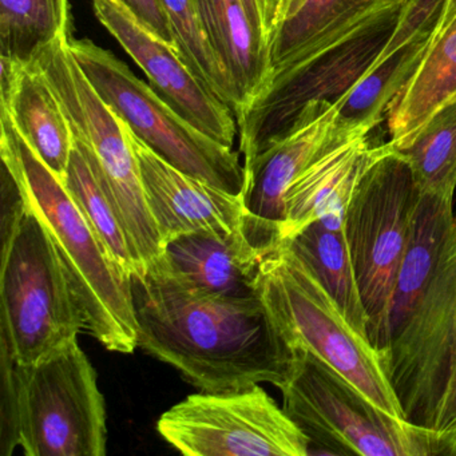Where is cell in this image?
Here are the masks:
<instances>
[{"label":"cell","instance_id":"30bf717a","mask_svg":"<svg viewBox=\"0 0 456 456\" xmlns=\"http://www.w3.org/2000/svg\"><path fill=\"white\" fill-rule=\"evenodd\" d=\"M419 197L407 161L387 142L346 205V237L368 330L388 308Z\"/></svg>","mask_w":456,"mask_h":456},{"label":"cell","instance_id":"7c38bea8","mask_svg":"<svg viewBox=\"0 0 456 456\" xmlns=\"http://www.w3.org/2000/svg\"><path fill=\"white\" fill-rule=\"evenodd\" d=\"M397 17L322 55L258 97L237 121L244 167L252 164L273 138L287 132L306 105L317 101L336 103L348 94L388 44Z\"/></svg>","mask_w":456,"mask_h":456},{"label":"cell","instance_id":"2e32d148","mask_svg":"<svg viewBox=\"0 0 456 456\" xmlns=\"http://www.w3.org/2000/svg\"><path fill=\"white\" fill-rule=\"evenodd\" d=\"M126 130L140 167L146 204L164 248L183 234L236 231L247 226L242 193H228L183 173L138 140L129 127Z\"/></svg>","mask_w":456,"mask_h":456},{"label":"cell","instance_id":"d6a6232c","mask_svg":"<svg viewBox=\"0 0 456 456\" xmlns=\"http://www.w3.org/2000/svg\"><path fill=\"white\" fill-rule=\"evenodd\" d=\"M443 455H456V427L445 435Z\"/></svg>","mask_w":456,"mask_h":456},{"label":"cell","instance_id":"d6986e66","mask_svg":"<svg viewBox=\"0 0 456 456\" xmlns=\"http://www.w3.org/2000/svg\"><path fill=\"white\" fill-rule=\"evenodd\" d=\"M247 226L236 231H200L165 244L164 258L178 273L201 289L231 297L258 295L261 258Z\"/></svg>","mask_w":456,"mask_h":456},{"label":"cell","instance_id":"7a4b0ae2","mask_svg":"<svg viewBox=\"0 0 456 456\" xmlns=\"http://www.w3.org/2000/svg\"><path fill=\"white\" fill-rule=\"evenodd\" d=\"M0 126L2 162L52 237L84 314L85 330L108 351L133 354L138 348V324L132 276L111 257L63 181L39 159L4 110Z\"/></svg>","mask_w":456,"mask_h":456},{"label":"cell","instance_id":"8992f818","mask_svg":"<svg viewBox=\"0 0 456 456\" xmlns=\"http://www.w3.org/2000/svg\"><path fill=\"white\" fill-rule=\"evenodd\" d=\"M405 419L447 435L456 427V212L423 297L381 349Z\"/></svg>","mask_w":456,"mask_h":456},{"label":"cell","instance_id":"5b68a950","mask_svg":"<svg viewBox=\"0 0 456 456\" xmlns=\"http://www.w3.org/2000/svg\"><path fill=\"white\" fill-rule=\"evenodd\" d=\"M70 38L55 39L33 62L49 82L70 122L74 141L92 162L113 201L137 264L135 274H142L164 256V242L146 204L126 126L74 60L69 47Z\"/></svg>","mask_w":456,"mask_h":456},{"label":"cell","instance_id":"ac0fdd59","mask_svg":"<svg viewBox=\"0 0 456 456\" xmlns=\"http://www.w3.org/2000/svg\"><path fill=\"white\" fill-rule=\"evenodd\" d=\"M0 98L15 129L61 180L74 149L70 122L38 66L0 55Z\"/></svg>","mask_w":456,"mask_h":456},{"label":"cell","instance_id":"52a82bcc","mask_svg":"<svg viewBox=\"0 0 456 456\" xmlns=\"http://www.w3.org/2000/svg\"><path fill=\"white\" fill-rule=\"evenodd\" d=\"M69 47L90 84L138 140L183 173L242 193L244 165L233 148L200 132L110 50L90 39L70 38Z\"/></svg>","mask_w":456,"mask_h":456},{"label":"cell","instance_id":"4316f807","mask_svg":"<svg viewBox=\"0 0 456 456\" xmlns=\"http://www.w3.org/2000/svg\"><path fill=\"white\" fill-rule=\"evenodd\" d=\"M63 183L111 257L129 276L137 273V264L133 257L121 217L92 162L76 141Z\"/></svg>","mask_w":456,"mask_h":456},{"label":"cell","instance_id":"cb8c5ba5","mask_svg":"<svg viewBox=\"0 0 456 456\" xmlns=\"http://www.w3.org/2000/svg\"><path fill=\"white\" fill-rule=\"evenodd\" d=\"M288 241L311 264L354 327L368 336L370 319L354 272L346 215L325 216Z\"/></svg>","mask_w":456,"mask_h":456},{"label":"cell","instance_id":"d4e9b609","mask_svg":"<svg viewBox=\"0 0 456 456\" xmlns=\"http://www.w3.org/2000/svg\"><path fill=\"white\" fill-rule=\"evenodd\" d=\"M69 0H0V55L31 62L55 39L70 36Z\"/></svg>","mask_w":456,"mask_h":456},{"label":"cell","instance_id":"9a60e30c","mask_svg":"<svg viewBox=\"0 0 456 456\" xmlns=\"http://www.w3.org/2000/svg\"><path fill=\"white\" fill-rule=\"evenodd\" d=\"M408 2L280 0L269 52L271 79L265 92L341 45L391 22Z\"/></svg>","mask_w":456,"mask_h":456},{"label":"cell","instance_id":"1f68e13d","mask_svg":"<svg viewBox=\"0 0 456 456\" xmlns=\"http://www.w3.org/2000/svg\"><path fill=\"white\" fill-rule=\"evenodd\" d=\"M456 15V0H447L445 2L444 10H443L442 18H440L439 26H437L436 30H440V28H444L447 23L451 22L453 17Z\"/></svg>","mask_w":456,"mask_h":456},{"label":"cell","instance_id":"f546056e","mask_svg":"<svg viewBox=\"0 0 456 456\" xmlns=\"http://www.w3.org/2000/svg\"><path fill=\"white\" fill-rule=\"evenodd\" d=\"M241 2L264 46L268 53L271 52L272 38L276 28L277 15H279L280 0H241Z\"/></svg>","mask_w":456,"mask_h":456},{"label":"cell","instance_id":"6da1fadb","mask_svg":"<svg viewBox=\"0 0 456 456\" xmlns=\"http://www.w3.org/2000/svg\"><path fill=\"white\" fill-rule=\"evenodd\" d=\"M138 346L178 370L202 392L260 383L281 388L296 354L260 295L208 292L178 273L164 256L132 276Z\"/></svg>","mask_w":456,"mask_h":456},{"label":"cell","instance_id":"603a6c76","mask_svg":"<svg viewBox=\"0 0 456 456\" xmlns=\"http://www.w3.org/2000/svg\"><path fill=\"white\" fill-rule=\"evenodd\" d=\"M434 33L424 34L389 54L379 55L354 89L335 103L338 126L370 134L388 114L389 106L420 65L434 41Z\"/></svg>","mask_w":456,"mask_h":456},{"label":"cell","instance_id":"4dcf8cb0","mask_svg":"<svg viewBox=\"0 0 456 456\" xmlns=\"http://www.w3.org/2000/svg\"><path fill=\"white\" fill-rule=\"evenodd\" d=\"M143 23L156 31L165 41L175 45L169 20L162 9L159 0H121Z\"/></svg>","mask_w":456,"mask_h":456},{"label":"cell","instance_id":"9c48e42d","mask_svg":"<svg viewBox=\"0 0 456 456\" xmlns=\"http://www.w3.org/2000/svg\"><path fill=\"white\" fill-rule=\"evenodd\" d=\"M18 445L28 456H105L108 412L78 340L36 364L14 365Z\"/></svg>","mask_w":456,"mask_h":456},{"label":"cell","instance_id":"f1b7e54d","mask_svg":"<svg viewBox=\"0 0 456 456\" xmlns=\"http://www.w3.org/2000/svg\"><path fill=\"white\" fill-rule=\"evenodd\" d=\"M14 357L9 348L0 343V379H2V399H0V453L10 456L18 445L17 392L14 381Z\"/></svg>","mask_w":456,"mask_h":456},{"label":"cell","instance_id":"8fae6325","mask_svg":"<svg viewBox=\"0 0 456 456\" xmlns=\"http://www.w3.org/2000/svg\"><path fill=\"white\" fill-rule=\"evenodd\" d=\"M165 442L191 456H306L311 440L260 386L200 392L157 421Z\"/></svg>","mask_w":456,"mask_h":456},{"label":"cell","instance_id":"ffe728a7","mask_svg":"<svg viewBox=\"0 0 456 456\" xmlns=\"http://www.w3.org/2000/svg\"><path fill=\"white\" fill-rule=\"evenodd\" d=\"M453 216V201L420 193L388 308L380 322L368 330L370 343L379 351L391 343L423 297Z\"/></svg>","mask_w":456,"mask_h":456},{"label":"cell","instance_id":"277c9868","mask_svg":"<svg viewBox=\"0 0 456 456\" xmlns=\"http://www.w3.org/2000/svg\"><path fill=\"white\" fill-rule=\"evenodd\" d=\"M0 298V343L18 364L49 359L85 330L84 314L52 237L26 200L2 224Z\"/></svg>","mask_w":456,"mask_h":456},{"label":"cell","instance_id":"4fadbf2b","mask_svg":"<svg viewBox=\"0 0 456 456\" xmlns=\"http://www.w3.org/2000/svg\"><path fill=\"white\" fill-rule=\"evenodd\" d=\"M356 134L367 133L344 130L338 125L335 103L317 101L306 105L287 132L273 138L252 164L244 167L247 231L258 247L279 241L285 194L296 178L333 142Z\"/></svg>","mask_w":456,"mask_h":456},{"label":"cell","instance_id":"ba28073f","mask_svg":"<svg viewBox=\"0 0 456 456\" xmlns=\"http://www.w3.org/2000/svg\"><path fill=\"white\" fill-rule=\"evenodd\" d=\"M280 391L282 408L311 447L362 456L443 455L444 435L381 412L309 354H296Z\"/></svg>","mask_w":456,"mask_h":456},{"label":"cell","instance_id":"5bb4252c","mask_svg":"<svg viewBox=\"0 0 456 456\" xmlns=\"http://www.w3.org/2000/svg\"><path fill=\"white\" fill-rule=\"evenodd\" d=\"M93 9L161 97L200 132L233 148L239 134L233 110L197 78L175 45L148 28L121 0H93Z\"/></svg>","mask_w":456,"mask_h":456},{"label":"cell","instance_id":"e0dca14e","mask_svg":"<svg viewBox=\"0 0 456 456\" xmlns=\"http://www.w3.org/2000/svg\"><path fill=\"white\" fill-rule=\"evenodd\" d=\"M383 148L370 145L368 134H356L325 149L288 189L280 240L292 239L325 216L346 215L354 188Z\"/></svg>","mask_w":456,"mask_h":456},{"label":"cell","instance_id":"7402d4cb","mask_svg":"<svg viewBox=\"0 0 456 456\" xmlns=\"http://www.w3.org/2000/svg\"><path fill=\"white\" fill-rule=\"evenodd\" d=\"M456 100V15L434 41L410 81L389 106V143L404 151L420 127Z\"/></svg>","mask_w":456,"mask_h":456},{"label":"cell","instance_id":"83f0119b","mask_svg":"<svg viewBox=\"0 0 456 456\" xmlns=\"http://www.w3.org/2000/svg\"><path fill=\"white\" fill-rule=\"evenodd\" d=\"M159 4L186 65L236 116L240 108L236 86L210 44L197 0H159Z\"/></svg>","mask_w":456,"mask_h":456},{"label":"cell","instance_id":"484cf974","mask_svg":"<svg viewBox=\"0 0 456 456\" xmlns=\"http://www.w3.org/2000/svg\"><path fill=\"white\" fill-rule=\"evenodd\" d=\"M400 153L407 161L420 193L453 201L456 191V100L436 111Z\"/></svg>","mask_w":456,"mask_h":456},{"label":"cell","instance_id":"3957f363","mask_svg":"<svg viewBox=\"0 0 456 456\" xmlns=\"http://www.w3.org/2000/svg\"><path fill=\"white\" fill-rule=\"evenodd\" d=\"M257 290L293 354L314 357L381 412L407 420L381 352L354 327L288 240H279L264 252Z\"/></svg>","mask_w":456,"mask_h":456},{"label":"cell","instance_id":"44dd1931","mask_svg":"<svg viewBox=\"0 0 456 456\" xmlns=\"http://www.w3.org/2000/svg\"><path fill=\"white\" fill-rule=\"evenodd\" d=\"M197 4L210 44L236 86L239 121L268 87V50L253 28L241 0H197Z\"/></svg>","mask_w":456,"mask_h":456}]
</instances>
